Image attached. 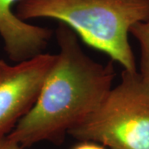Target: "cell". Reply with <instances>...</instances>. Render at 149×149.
Instances as JSON below:
<instances>
[{
  "instance_id": "obj_7",
  "label": "cell",
  "mask_w": 149,
  "mask_h": 149,
  "mask_svg": "<svg viewBox=\"0 0 149 149\" xmlns=\"http://www.w3.org/2000/svg\"><path fill=\"white\" fill-rule=\"evenodd\" d=\"M0 149H27L16 141L10 139L8 135L0 137Z\"/></svg>"
},
{
  "instance_id": "obj_1",
  "label": "cell",
  "mask_w": 149,
  "mask_h": 149,
  "mask_svg": "<svg viewBox=\"0 0 149 149\" xmlns=\"http://www.w3.org/2000/svg\"><path fill=\"white\" fill-rule=\"evenodd\" d=\"M56 34L59 53L37 101L8 134L25 148L41 142L62 143L100 104L115 77L113 61L102 64L88 56L69 27L60 22Z\"/></svg>"
},
{
  "instance_id": "obj_6",
  "label": "cell",
  "mask_w": 149,
  "mask_h": 149,
  "mask_svg": "<svg viewBox=\"0 0 149 149\" xmlns=\"http://www.w3.org/2000/svg\"><path fill=\"white\" fill-rule=\"evenodd\" d=\"M130 33L139 42L140 47V67L139 74L149 83V19L134 24Z\"/></svg>"
},
{
  "instance_id": "obj_8",
  "label": "cell",
  "mask_w": 149,
  "mask_h": 149,
  "mask_svg": "<svg viewBox=\"0 0 149 149\" xmlns=\"http://www.w3.org/2000/svg\"><path fill=\"white\" fill-rule=\"evenodd\" d=\"M70 149H107L101 144L92 141H80Z\"/></svg>"
},
{
  "instance_id": "obj_5",
  "label": "cell",
  "mask_w": 149,
  "mask_h": 149,
  "mask_svg": "<svg viewBox=\"0 0 149 149\" xmlns=\"http://www.w3.org/2000/svg\"><path fill=\"white\" fill-rule=\"evenodd\" d=\"M21 0H0V36L8 58L16 63L33 58L47 47L52 31L29 24L13 12Z\"/></svg>"
},
{
  "instance_id": "obj_3",
  "label": "cell",
  "mask_w": 149,
  "mask_h": 149,
  "mask_svg": "<svg viewBox=\"0 0 149 149\" xmlns=\"http://www.w3.org/2000/svg\"><path fill=\"white\" fill-rule=\"evenodd\" d=\"M68 134L107 149H149V83L138 70H123L120 82Z\"/></svg>"
},
{
  "instance_id": "obj_2",
  "label": "cell",
  "mask_w": 149,
  "mask_h": 149,
  "mask_svg": "<svg viewBox=\"0 0 149 149\" xmlns=\"http://www.w3.org/2000/svg\"><path fill=\"white\" fill-rule=\"evenodd\" d=\"M15 6L22 21L57 20L123 70H138L128 33L134 24L149 19V0H21Z\"/></svg>"
},
{
  "instance_id": "obj_4",
  "label": "cell",
  "mask_w": 149,
  "mask_h": 149,
  "mask_svg": "<svg viewBox=\"0 0 149 149\" xmlns=\"http://www.w3.org/2000/svg\"><path fill=\"white\" fill-rule=\"evenodd\" d=\"M55 60L56 55L44 52L15 65L0 59V137L31 110Z\"/></svg>"
}]
</instances>
